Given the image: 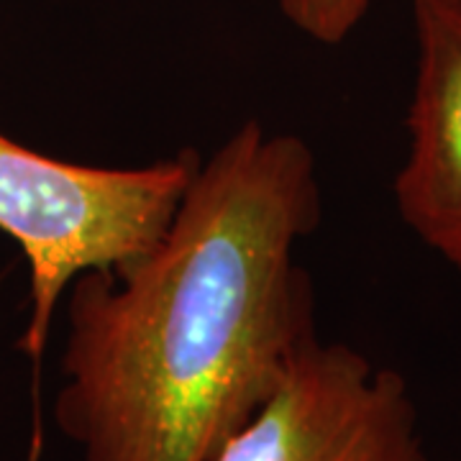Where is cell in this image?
Here are the masks:
<instances>
[{
    "instance_id": "7a4b0ae2",
    "label": "cell",
    "mask_w": 461,
    "mask_h": 461,
    "mask_svg": "<svg viewBox=\"0 0 461 461\" xmlns=\"http://www.w3.org/2000/svg\"><path fill=\"white\" fill-rule=\"evenodd\" d=\"M200 157L147 167L62 162L0 133V230L29 262L32 311L18 348L39 362L67 287L87 269L136 259L167 229Z\"/></svg>"
},
{
    "instance_id": "5b68a950",
    "label": "cell",
    "mask_w": 461,
    "mask_h": 461,
    "mask_svg": "<svg viewBox=\"0 0 461 461\" xmlns=\"http://www.w3.org/2000/svg\"><path fill=\"white\" fill-rule=\"evenodd\" d=\"M290 26L323 47L344 44L362 26L375 0H275Z\"/></svg>"
},
{
    "instance_id": "277c9868",
    "label": "cell",
    "mask_w": 461,
    "mask_h": 461,
    "mask_svg": "<svg viewBox=\"0 0 461 461\" xmlns=\"http://www.w3.org/2000/svg\"><path fill=\"white\" fill-rule=\"evenodd\" d=\"M412 32L408 157L393 185L397 215L461 272V0H412Z\"/></svg>"
},
{
    "instance_id": "6da1fadb",
    "label": "cell",
    "mask_w": 461,
    "mask_h": 461,
    "mask_svg": "<svg viewBox=\"0 0 461 461\" xmlns=\"http://www.w3.org/2000/svg\"><path fill=\"white\" fill-rule=\"evenodd\" d=\"M323 218L305 139L247 121L162 236L67 287L54 420L83 461H213L318 341L300 244Z\"/></svg>"
},
{
    "instance_id": "3957f363",
    "label": "cell",
    "mask_w": 461,
    "mask_h": 461,
    "mask_svg": "<svg viewBox=\"0 0 461 461\" xmlns=\"http://www.w3.org/2000/svg\"><path fill=\"white\" fill-rule=\"evenodd\" d=\"M213 461H433L408 379L348 344L313 341Z\"/></svg>"
}]
</instances>
